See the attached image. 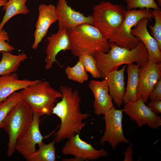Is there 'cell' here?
<instances>
[{"instance_id":"obj_1","label":"cell","mask_w":161,"mask_h":161,"mask_svg":"<svg viewBox=\"0 0 161 161\" xmlns=\"http://www.w3.org/2000/svg\"><path fill=\"white\" fill-rule=\"evenodd\" d=\"M60 92L62 94L61 100L54 108L52 114L56 115L61 123L58 131L55 134V142L58 143L79 134L85 123L83 121L89 116L87 113L80 112L81 98L77 90L72 91L67 86H61Z\"/></svg>"},{"instance_id":"obj_2","label":"cell","mask_w":161,"mask_h":161,"mask_svg":"<svg viewBox=\"0 0 161 161\" xmlns=\"http://www.w3.org/2000/svg\"><path fill=\"white\" fill-rule=\"evenodd\" d=\"M111 46L109 52H97L93 55L101 78H104L110 72L117 70L121 65H129L135 63L142 66L148 60V53L144 44L140 41L135 47L129 49L109 42Z\"/></svg>"},{"instance_id":"obj_3","label":"cell","mask_w":161,"mask_h":161,"mask_svg":"<svg viewBox=\"0 0 161 161\" xmlns=\"http://www.w3.org/2000/svg\"><path fill=\"white\" fill-rule=\"evenodd\" d=\"M69 33L71 51L76 57L84 54L94 55L97 52L106 53L110 49L109 40L92 24H81L71 30Z\"/></svg>"},{"instance_id":"obj_4","label":"cell","mask_w":161,"mask_h":161,"mask_svg":"<svg viewBox=\"0 0 161 161\" xmlns=\"http://www.w3.org/2000/svg\"><path fill=\"white\" fill-rule=\"evenodd\" d=\"M92 25L109 42H113L121 28L126 10L123 5L101 1L92 8Z\"/></svg>"},{"instance_id":"obj_5","label":"cell","mask_w":161,"mask_h":161,"mask_svg":"<svg viewBox=\"0 0 161 161\" xmlns=\"http://www.w3.org/2000/svg\"><path fill=\"white\" fill-rule=\"evenodd\" d=\"M23 99L30 106L33 112L40 117L52 114L57 98H61L62 94L51 86L47 81H41L22 89Z\"/></svg>"},{"instance_id":"obj_6","label":"cell","mask_w":161,"mask_h":161,"mask_svg":"<svg viewBox=\"0 0 161 161\" xmlns=\"http://www.w3.org/2000/svg\"><path fill=\"white\" fill-rule=\"evenodd\" d=\"M33 116L32 108L23 99L13 108L4 119L2 128L8 135L7 151L8 156H11L14 153L18 139L30 125Z\"/></svg>"},{"instance_id":"obj_7","label":"cell","mask_w":161,"mask_h":161,"mask_svg":"<svg viewBox=\"0 0 161 161\" xmlns=\"http://www.w3.org/2000/svg\"><path fill=\"white\" fill-rule=\"evenodd\" d=\"M151 21L154 16L150 9L143 8L126 10L125 18L118 34L113 42L117 45L131 49L136 47L140 41L131 33V29L143 18Z\"/></svg>"},{"instance_id":"obj_8","label":"cell","mask_w":161,"mask_h":161,"mask_svg":"<svg viewBox=\"0 0 161 161\" xmlns=\"http://www.w3.org/2000/svg\"><path fill=\"white\" fill-rule=\"evenodd\" d=\"M123 113L122 109H116L114 106L104 113L103 118L106 126L103 135L100 141L101 145L106 142L114 149L120 143H130L123 135Z\"/></svg>"},{"instance_id":"obj_9","label":"cell","mask_w":161,"mask_h":161,"mask_svg":"<svg viewBox=\"0 0 161 161\" xmlns=\"http://www.w3.org/2000/svg\"><path fill=\"white\" fill-rule=\"evenodd\" d=\"M161 78V63L148 60L139 69L137 100L141 99L146 104L148 95L157 81Z\"/></svg>"},{"instance_id":"obj_10","label":"cell","mask_w":161,"mask_h":161,"mask_svg":"<svg viewBox=\"0 0 161 161\" xmlns=\"http://www.w3.org/2000/svg\"><path fill=\"white\" fill-rule=\"evenodd\" d=\"M40 117L35 112H33L32 121L26 131L18 139L15 149L21 154L26 160L36 151L35 145L43 142V140L51 134L44 137L41 134L39 128Z\"/></svg>"},{"instance_id":"obj_11","label":"cell","mask_w":161,"mask_h":161,"mask_svg":"<svg viewBox=\"0 0 161 161\" xmlns=\"http://www.w3.org/2000/svg\"><path fill=\"white\" fill-rule=\"evenodd\" d=\"M61 152L65 155H72L81 161L93 160L108 155L107 151L103 148L96 150L90 144L82 140L79 134L67 139Z\"/></svg>"},{"instance_id":"obj_12","label":"cell","mask_w":161,"mask_h":161,"mask_svg":"<svg viewBox=\"0 0 161 161\" xmlns=\"http://www.w3.org/2000/svg\"><path fill=\"white\" fill-rule=\"evenodd\" d=\"M122 110L139 127L146 124L150 128L156 129L161 125V117L152 111L141 99L125 104Z\"/></svg>"},{"instance_id":"obj_13","label":"cell","mask_w":161,"mask_h":161,"mask_svg":"<svg viewBox=\"0 0 161 161\" xmlns=\"http://www.w3.org/2000/svg\"><path fill=\"white\" fill-rule=\"evenodd\" d=\"M55 11L58 30L65 29L69 32L81 24L92 25V15L85 16L82 13L75 11L68 5L67 0H58L55 6Z\"/></svg>"},{"instance_id":"obj_14","label":"cell","mask_w":161,"mask_h":161,"mask_svg":"<svg viewBox=\"0 0 161 161\" xmlns=\"http://www.w3.org/2000/svg\"><path fill=\"white\" fill-rule=\"evenodd\" d=\"M47 39L48 43L46 49L45 70L51 68L54 63L59 64L56 56L61 51L71 50V42L69 32L65 29L58 30Z\"/></svg>"},{"instance_id":"obj_15","label":"cell","mask_w":161,"mask_h":161,"mask_svg":"<svg viewBox=\"0 0 161 161\" xmlns=\"http://www.w3.org/2000/svg\"><path fill=\"white\" fill-rule=\"evenodd\" d=\"M38 11V17L34 34V41L32 46L33 49L38 48L39 43L46 36L50 26L57 21L55 6L53 4H40Z\"/></svg>"},{"instance_id":"obj_16","label":"cell","mask_w":161,"mask_h":161,"mask_svg":"<svg viewBox=\"0 0 161 161\" xmlns=\"http://www.w3.org/2000/svg\"><path fill=\"white\" fill-rule=\"evenodd\" d=\"M149 20L146 18L140 20L131 31V34L138 38L145 45L148 53V60L161 63V50L157 41L148 31Z\"/></svg>"},{"instance_id":"obj_17","label":"cell","mask_w":161,"mask_h":161,"mask_svg":"<svg viewBox=\"0 0 161 161\" xmlns=\"http://www.w3.org/2000/svg\"><path fill=\"white\" fill-rule=\"evenodd\" d=\"M94 97L93 107L94 113L97 116L112 108L113 104L109 93L108 85L105 79L101 81L91 80L88 84Z\"/></svg>"},{"instance_id":"obj_18","label":"cell","mask_w":161,"mask_h":161,"mask_svg":"<svg viewBox=\"0 0 161 161\" xmlns=\"http://www.w3.org/2000/svg\"><path fill=\"white\" fill-rule=\"evenodd\" d=\"M126 66L124 65L120 70L110 72L104 78L108 85L109 94L118 107L123 103L126 91L124 73Z\"/></svg>"},{"instance_id":"obj_19","label":"cell","mask_w":161,"mask_h":161,"mask_svg":"<svg viewBox=\"0 0 161 161\" xmlns=\"http://www.w3.org/2000/svg\"><path fill=\"white\" fill-rule=\"evenodd\" d=\"M40 80H31L27 79L20 80L16 72L0 76V102L4 100L16 91L24 89Z\"/></svg>"},{"instance_id":"obj_20","label":"cell","mask_w":161,"mask_h":161,"mask_svg":"<svg viewBox=\"0 0 161 161\" xmlns=\"http://www.w3.org/2000/svg\"><path fill=\"white\" fill-rule=\"evenodd\" d=\"M140 67L139 65L133 63L127 66V83L123 99V103L125 104L129 101L134 102L137 100L136 92Z\"/></svg>"},{"instance_id":"obj_21","label":"cell","mask_w":161,"mask_h":161,"mask_svg":"<svg viewBox=\"0 0 161 161\" xmlns=\"http://www.w3.org/2000/svg\"><path fill=\"white\" fill-rule=\"evenodd\" d=\"M1 53L2 58L0 61V76L15 72L18 69L21 63L27 58V55L24 53L17 55L4 51Z\"/></svg>"},{"instance_id":"obj_22","label":"cell","mask_w":161,"mask_h":161,"mask_svg":"<svg viewBox=\"0 0 161 161\" xmlns=\"http://www.w3.org/2000/svg\"><path fill=\"white\" fill-rule=\"evenodd\" d=\"M28 0H9L3 6L5 13L0 23V31L5 24L14 16L18 14L26 15L29 13L26 2Z\"/></svg>"},{"instance_id":"obj_23","label":"cell","mask_w":161,"mask_h":161,"mask_svg":"<svg viewBox=\"0 0 161 161\" xmlns=\"http://www.w3.org/2000/svg\"><path fill=\"white\" fill-rule=\"evenodd\" d=\"M55 141L46 144L42 142L38 145L39 149L26 160L28 161H55Z\"/></svg>"},{"instance_id":"obj_24","label":"cell","mask_w":161,"mask_h":161,"mask_svg":"<svg viewBox=\"0 0 161 161\" xmlns=\"http://www.w3.org/2000/svg\"><path fill=\"white\" fill-rule=\"evenodd\" d=\"M23 99L21 91L15 92L0 102V128H2L4 119L11 110Z\"/></svg>"},{"instance_id":"obj_25","label":"cell","mask_w":161,"mask_h":161,"mask_svg":"<svg viewBox=\"0 0 161 161\" xmlns=\"http://www.w3.org/2000/svg\"><path fill=\"white\" fill-rule=\"evenodd\" d=\"M65 72L67 78L80 83H83L88 79L89 76L85 71L83 63L78 61L73 67L67 66Z\"/></svg>"},{"instance_id":"obj_26","label":"cell","mask_w":161,"mask_h":161,"mask_svg":"<svg viewBox=\"0 0 161 161\" xmlns=\"http://www.w3.org/2000/svg\"><path fill=\"white\" fill-rule=\"evenodd\" d=\"M78 61H81L83 63L85 71L90 73L93 78H101L93 55L84 54L78 57Z\"/></svg>"},{"instance_id":"obj_27","label":"cell","mask_w":161,"mask_h":161,"mask_svg":"<svg viewBox=\"0 0 161 161\" xmlns=\"http://www.w3.org/2000/svg\"><path fill=\"white\" fill-rule=\"evenodd\" d=\"M152 13L155 20L153 25H148L150 30V34L157 41L161 50V10H154Z\"/></svg>"},{"instance_id":"obj_28","label":"cell","mask_w":161,"mask_h":161,"mask_svg":"<svg viewBox=\"0 0 161 161\" xmlns=\"http://www.w3.org/2000/svg\"><path fill=\"white\" fill-rule=\"evenodd\" d=\"M126 4V10L139 9L161 10L155 0H123Z\"/></svg>"},{"instance_id":"obj_29","label":"cell","mask_w":161,"mask_h":161,"mask_svg":"<svg viewBox=\"0 0 161 161\" xmlns=\"http://www.w3.org/2000/svg\"><path fill=\"white\" fill-rule=\"evenodd\" d=\"M9 37L7 32L3 29L0 31V53L3 51L11 52L15 49V48L10 45Z\"/></svg>"},{"instance_id":"obj_30","label":"cell","mask_w":161,"mask_h":161,"mask_svg":"<svg viewBox=\"0 0 161 161\" xmlns=\"http://www.w3.org/2000/svg\"><path fill=\"white\" fill-rule=\"evenodd\" d=\"M148 98L151 100H161V78L154 86L149 95Z\"/></svg>"},{"instance_id":"obj_31","label":"cell","mask_w":161,"mask_h":161,"mask_svg":"<svg viewBox=\"0 0 161 161\" xmlns=\"http://www.w3.org/2000/svg\"><path fill=\"white\" fill-rule=\"evenodd\" d=\"M146 106L156 114L161 113V100H151Z\"/></svg>"},{"instance_id":"obj_32","label":"cell","mask_w":161,"mask_h":161,"mask_svg":"<svg viewBox=\"0 0 161 161\" xmlns=\"http://www.w3.org/2000/svg\"><path fill=\"white\" fill-rule=\"evenodd\" d=\"M133 152L132 149V145L130 143L129 145L125 151L123 152V154L125 156L124 161H132V154Z\"/></svg>"},{"instance_id":"obj_33","label":"cell","mask_w":161,"mask_h":161,"mask_svg":"<svg viewBox=\"0 0 161 161\" xmlns=\"http://www.w3.org/2000/svg\"><path fill=\"white\" fill-rule=\"evenodd\" d=\"M62 160L63 161H81L79 159L74 157L65 158L62 159Z\"/></svg>"},{"instance_id":"obj_34","label":"cell","mask_w":161,"mask_h":161,"mask_svg":"<svg viewBox=\"0 0 161 161\" xmlns=\"http://www.w3.org/2000/svg\"><path fill=\"white\" fill-rule=\"evenodd\" d=\"M7 0H0V7L3 6L7 1Z\"/></svg>"},{"instance_id":"obj_35","label":"cell","mask_w":161,"mask_h":161,"mask_svg":"<svg viewBox=\"0 0 161 161\" xmlns=\"http://www.w3.org/2000/svg\"><path fill=\"white\" fill-rule=\"evenodd\" d=\"M158 6L160 7L161 6V0H156Z\"/></svg>"}]
</instances>
